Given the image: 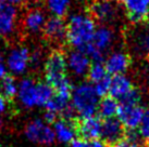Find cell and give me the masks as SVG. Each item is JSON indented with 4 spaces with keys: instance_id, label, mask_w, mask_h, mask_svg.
Listing matches in <instances>:
<instances>
[{
    "instance_id": "cell-34",
    "label": "cell",
    "mask_w": 149,
    "mask_h": 147,
    "mask_svg": "<svg viewBox=\"0 0 149 147\" xmlns=\"http://www.w3.org/2000/svg\"><path fill=\"white\" fill-rule=\"evenodd\" d=\"M8 104H13V103H9L8 101L3 98L1 94H0V114H2L4 110H6Z\"/></svg>"
},
{
    "instance_id": "cell-32",
    "label": "cell",
    "mask_w": 149,
    "mask_h": 147,
    "mask_svg": "<svg viewBox=\"0 0 149 147\" xmlns=\"http://www.w3.org/2000/svg\"><path fill=\"white\" fill-rule=\"evenodd\" d=\"M59 118V115H57L54 111H50V110H46L45 115H44V120L46 123L48 124H54Z\"/></svg>"
},
{
    "instance_id": "cell-16",
    "label": "cell",
    "mask_w": 149,
    "mask_h": 147,
    "mask_svg": "<svg viewBox=\"0 0 149 147\" xmlns=\"http://www.w3.org/2000/svg\"><path fill=\"white\" fill-rule=\"evenodd\" d=\"M37 80L33 78H24L19 83L17 95L20 101L26 107H31L37 105Z\"/></svg>"
},
{
    "instance_id": "cell-7",
    "label": "cell",
    "mask_w": 149,
    "mask_h": 147,
    "mask_svg": "<svg viewBox=\"0 0 149 147\" xmlns=\"http://www.w3.org/2000/svg\"><path fill=\"white\" fill-rule=\"evenodd\" d=\"M101 133V119L98 116L83 118L79 117L75 126V136L76 139L85 141L100 139Z\"/></svg>"
},
{
    "instance_id": "cell-14",
    "label": "cell",
    "mask_w": 149,
    "mask_h": 147,
    "mask_svg": "<svg viewBox=\"0 0 149 147\" xmlns=\"http://www.w3.org/2000/svg\"><path fill=\"white\" fill-rule=\"evenodd\" d=\"M114 40H116L114 30L108 25H102L96 28L91 45L98 52L104 55V53L113 45Z\"/></svg>"
},
{
    "instance_id": "cell-25",
    "label": "cell",
    "mask_w": 149,
    "mask_h": 147,
    "mask_svg": "<svg viewBox=\"0 0 149 147\" xmlns=\"http://www.w3.org/2000/svg\"><path fill=\"white\" fill-rule=\"evenodd\" d=\"M37 90V105L38 106H45L47 102L54 95V90L51 89V87L47 82L37 81L36 86Z\"/></svg>"
},
{
    "instance_id": "cell-3",
    "label": "cell",
    "mask_w": 149,
    "mask_h": 147,
    "mask_svg": "<svg viewBox=\"0 0 149 147\" xmlns=\"http://www.w3.org/2000/svg\"><path fill=\"white\" fill-rule=\"evenodd\" d=\"M98 95L91 82H82L76 86L72 92V104L81 117L87 118L96 116L98 109Z\"/></svg>"
},
{
    "instance_id": "cell-39",
    "label": "cell",
    "mask_w": 149,
    "mask_h": 147,
    "mask_svg": "<svg viewBox=\"0 0 149 147\" xmlns=\"http://www.w3.org/2000/svg\"><path fill=\"white\" fill-rule=\"evenodd\" d=\"M148 55H149V54H148Z\"/></svg>"
},
{
    "instance_id": "cell-8",
    "label": "cell",
    "mask_w": 149,
    "mask_h": 147,
    "mask_svg": "<svg viewBox=\"0 0 149 147\" xmlns=\"http://www.w3.org/2000/svg\"><path fill=\"white\" fill-rule=\"evenodd\" d=\"M101 133L100 139L107 146L119 142L125 135V127L118 117L101 119Z\"/></svg>"
},
{
    "instance_id": "cell-21",
    "label": "cell",
    "mask_w": 149,
    "mask_h": 147,
    "mask_svg": "<svg viewBox=\"0 0 149 147\" xmlns=\"http://www.w3.org/2000/svg\"><path fill=\"white\" fill-rule=\"evenodd\" d=\"M17 84L13 75H6L2 79H0V94L3 96L9 103H13L17 94Z\"/></svg>"
},
{
    "instance_id": "cell-26",
    "label": "cell",
    "mask_w": 149,
    "mask_h": 147,
    "mask_svg": "<svg viewBox=\"0 0 149 147\" xmlns=\"http://www.w3.org/2000/svg\"><path fill=\"white\" fill-rule=\"evenodd\" d=\"M118 102L120 103V105H127V106L139 105V102H141V93L135 88H133L132 90L128 91L127 93L125 94V95H123L120 100H118Z\"/></svg>"
},
{
    "instance_id": "cell-31",
    "label": "cell",
    "mask_w": 149,
    "mask_h": 147,
    "mask_svg": "<svg viewBox=\"0 0 149 147\" xmlns=\"http://www.w3.org/2000/svg\"><path fill=\"white\" fill-rule=\"evenodd\" d=\"M107 147H141V145H139V143H137V142H132V141L123 137L119 142L112 144V145H109Z\"/></svg>"
},
{
    "instance_id": "cell-19",
    "label": "cell",
    "mask_w": 149,
    "mask_h": 147,
    "mask_svg": "<svg viewBox=\"0 0 149 147\" xmlns=\"http://www.w3.org/2000/svg\"><path fill=\"white\" fill-rule=\"evenodd\" d=\"M133 89V84L124 74L123 75H114L111 78L109 95L116 100H120L123 95Z\"/></svg>"
},
{
    "instance_id": "cell-27",
    "label": "cell",
    "mask_w": 149,
    "mask_h": 147,
    "mask_svg": "<svg viewBox=\"0 0 149 147\" xmlns=\"http://www.w3.org/2000/svg\"><path fill=\"white\" fill-rule=\"evenodd\" d=\"M110 82H111V77H110L109 75H107V76L104 78H102L101 80L94 83V88H95V91L98 96L102 98V96H106V95L109 93Z\"/></svg>"
},
{
    "instance_id": "cell-1",
    "label": "cell",
    "mask_w": 149,
    "mask_h": 147,
    "mask_svg": "<svg viewBox=\"0 0 149 147\" xmlns=\"http://www.w3.org/2000/svg\"><path fill=\"white\" fill-rule=\"evenodd\" d=\"M97 25L91 14L72 13L66 21L65 40L73 49L85 50L91 45Z\"/></svg>"
},
{
    "instance_id": "cell-4",
    "label": "cell",
    "mask_w": 149,
    "mask_h": 147,
    "mask_svg": "<svg viewBox=\"0 0 149 147\" xmlns=\"http://www.w3.org/2000/svg\"><path fill=\"white\" fill-rule=\"evenodd\" d=\"M25 135L33 143L42 146H51L56 141L54 130L40 119L29 121L25 127Z\"/></svg>"
},
{
    "instance_id": "cell-22",
    "label": "cell",
    "mask_w": 149,
    "mask_h": 147,
    "mask_svg": "<svg viewBox=\"0 0 149 147\" xmlns=\"http://www.w3.org/2000/svg\"><path fill=\"white\" fill-rule=\"evenodd\" d=\"M46 9L52 16L64 17L69 14L73 0H45Z\"/></svg>"
},
{
    "instance_id": "cell-11",
    "label": "cell",
    "mask_w": 149,
    "mask_h": 147,
    "mask_svg": "<svg viewBox=\"0 0 149 147\" xmlns=\"http://www.w3.org/2000/svg\"><path fill=\"white\" fill-rule=\"evenodd\" d=\"M19 12L15 5L4 2L0 8V36L10 37L15 32Z\"/></svg>"
},
{
    "instance_id": "cell-28",
    "label": "cell",
    "mask_w": 149,
    "mask_h": 147,
    "mask_svg": "<svg viewBox=\"0 0 149 147\" xmlns=\"http://www.w3.org/2000/svg\"><path fill=\"white\" fill-rule=\"evenodd\" d=\"M70 147H107L101 139L85 141L81 139H74L70 142Z\"/></svg>"
},
{
    "instance_id": "cell-20",
    "label": "cell",
    "mask_w": 149,
    "mask_h": 147,
    "mask_svg": "<svg viewBox=\"0 0 149 147\" xmlns=\"http://www.w3.org/2000/svg\"><path fill=\"white\" fill-rule=\"evenodd\" d=\"M118 108H119L118 100L110 95L102 96L98 103V109H97L98 117L100 119H108L114 117L118 113Z\"/></svg>"
},
{
    "instance_id": "cell-10",
    "label": "cell",
    "mask_w": 149,
    "mask_h": 147,
    "mask_svg": "<svg viewBox=\"0 0 149 147\" xmlns=\"http://www.w3.org/2000/svg\"><path fill=\"white\" fill-rule=\"evenodd\" d=\"M104 64L109 75H123L131 65V58L126 52L116 50L108 54Z\"/></svg>"
},
{
    "instance_id": "cell-23",
    "label": "cell",
    "mask_w": 149,
    "mask_h": 147,
    "mask_svg": "<svg viewBox=\"0 0 149 147\" xmlns=\"http://www.w3.org/2000/svg\"><path fill=\"white\" fill-rule=\"evenodd\" d=\"M70 102H71L70 98H63L61 95L54 93L52 98H50L49 101L47 102V104L45 105L46 110L54 111V113H56L57 115L60 116V114L64 110V108L70 104Z\"/></svg>"
},
{
    "instance_id": "cell-6",
    "label": "cell",
    "mask_w": 149,
    "mask_h": 147,
    "mask_svg": "<svg viewBox=\"0 0 149 147\" xmlns=\"http://www.w3.org/2000/svg\"><path fill=\"white\" fill-rule=\"evenodd\" d=\"M31 51L26 47L17 45L10 49L6 56L7 68L12 75L19 76L26 73L29 67Z\"/></svg>"
},
{
    "instance_id": "cell-29",
    "label": "cell",
    "mask_w": 149,
    "mask_h": 147,
    "mask_svg": "<svg viewBox=\"0 0 149 147\" xmlns=\"http://www.w3.org/2000/svg\"><path fill=\"white\" fill-rule=\"evenodd\" d=\"M138 132H139L141 136L145 137V139L149 136V108L144 110L141 124L138 127Z\"/></svg>"
},
{
    "instance_id": "cell-13",
    "label": "cell",
    "mask_w": 149,
    "mask_h": 147,
    "mask_svg": "<svg viewBox=\"0 0 149 147\" xmlns=\"http://www.w3.org/2000/svg\"><path fill=\"white\" fill-rule=\"evenodd\" d=\"M128 20L141 23L149 16V0H122Z\"/></svg>"
},
{
    "instance_id": "cell-9",
    "label": "cell",
    "mask_w": 149,
    "mask_h": 147,
    "mask_svg": "<svg viewBox=\"0 0 149 147\" xmlns=\"http://www.w3.org/2000/svg\"><path fill=\"white\" fill-rule=\"evenodd\" d=\"M91 57L83 50L73 49L66 54L68 69L76 77H85L91 65Z\"/></svg>"
},
{
    "instance_id": "cell-24",
    "label": "cell",
    "mask_w": 149,
    "mask_h": 147,
    "mask_svg": "<svg viewBox=\"0 0 149 147\" xmlns=\"http://www.w3.org/2000/svg\"><path fill=\"white\" fill-rule=\"evenodd\" d=\"M107 75L109 74L107 73L104 62H93L86 77L88 78L91 83H96L106 77Z\"/></svg>"
},
{
    "instance_id": "cell-17",
    "label": "cell",
    "mask_w": 149,
    "mask_h": 147,
    "mask_svg": "<svg viewBox=\"0 0 149 147\" xmlns=\"http://www.w3.org/2000/svg\"><path fill=\"white\" fill-rule=\"evenodd\" d=\"M47 21L46 14L40 9L33 8L25 13L23 17V26L27 33L37 34L42 32L45 23Z\"/></svg>"
},
{
    "instance_id": "cell-35",
    "label": "cell",
    "mask_w": 149,
    "mask_h": 147,
    "mask_svg": "<svg viewBox=\"0 0 149 147\" xmlns=\"http://www.w3.org/2000/svg\"><path fill=\"white\" fill-rule=\"evenodd\" d=\"M6 2H8L10 4H13V5H21V4H24L26 3L29 0H4Z\"/></svg>"
},
{
    "instance_id": "cell-33",
    "label": "cell",
    "mask_w": 149,
    "mask_h": 147,
    "mask_svg": "<svg viewBox=\"0 0 149 147\" xmlns=\"http://www.w3.org/2000/svg\"><path fill=\"white\" fill-rule=\"evenodd\" d=\"M8 75V68H7V64H6V56L2 53V51L0 50V79Z\"/></svg>"
},
{
    "instance_id": "cell-2",
    "label": "cell",
    "mask_w": 149,
    "mask_h": 147,
    "mask_svg": "<svg viewBox=\"0 0 149 147\" xmlns=\"http://www.w3.org/2000/svg\"><path fill=\"white\" fill-rule=\"evenodd\" d=\"M44 71L46 82L51 87L54 92L70 81L66 75V55L59 50L52 51L46 57L44 62Z\"/></svg>"
},
{
    "instance_id": "cell-12",
    "label": "cell",
    "mask_w": 149,
    "mask_h": 147,
    "mask_svg": "<svg viewBox=\"0 0 149 147\" xmlns=\"http://www.w3.org/2000/svg\"><path fill=\"white\" fill-rule=\"evenodd\" d=\"M144 115V108L139 105H120L118 108L116 116L124 124L125 129H138L141 118Z\"/></svg>"
},
{
    "instance_id": "cell-36",
    "label": "cell",
    "mask_w": 149,
    "mask_h": 147,
    "mask_svg": "<svg viewBox=\"0 0 149 147\" xmlns=\"http://www.w3.org/2000/svg\"><path fill=\"white\" fill-rule=\"evenodd\" d=\"M146 146H147V147H149V136H148V137H146Z\"/></svg>"
},
{
    "instance_id": "cell-15",
    "label": "cell",
    "mask_w": 149,
    "mask_h": 147,
    "mask_svg": "<svg viewBox=\"0 0 149 147\" xmlns=\"http://www.w3.org/2000/svg\"><path fill=\"white\" fill-rule=\"evenodd\" d=\"M44 36L52 42H60L65 39L66 22L63 17L51 16L47 19L42 29Z\"/></svg>"
},
{
    "instance_id": "cell-5",
    "label": "cell",
    "mask_w": 149,
    "mask_h": 147,
    "mask_svg": "<svg viewBox=\"0 0 149 147\" xmlns=\"http://www.w3.org/2000/svg\"><path fill=\"white\" fill-rule=\"evenodd\" d=\"M89 14L96 22L109 24L119 15V5L114 0H93L89 5Z\"/></svg>"
},
{
    "instance_id": "cell-37",
    "label": "cell",
    "mask_w": 149,
    "mask_h": 147,
    "mask_svg": "<svg viewBox=\"0 0 149 147\" xmlns=\"http://www.w3.org/2000/svg\"><path fill=\"white\" fill-rule=\"evenodd\" d=\"M4 2H6V1H4V0H0V8H1V7H2V5H3V3Z\"/></svg>"
},
{
    "instance_id": "cell-30",
    "label": "cell",
    "mask_w": 149,
    "mask_h": 147,
    "mask_svg": "<svg viewBox=\"0 0 149 147\" xmlns=\"http://www.w3.org/2000/svg\"><path fill=\"white\" fill-rule=\"evenodd\" d=\"M44 62V56L42 53L39 50H35L33 52H31V56H29V66L34 68V69H37L39 66L42 64Z\"/></svg>"
},
{
    "instance_id": "cell-38",
    "label": "cell",
    "mask_w": 149,
    "mask_h": 147,
    "mask_svg": "<svg viewBox=\"0 0 149 147\" xmlns=\"http://www.w3.org/2000/svg\"><path fill=\"white\" fill-rule=\"evenodd\" d=\"M114 1H116V0H114Z\"/></svg>"
},
{
    "instance_id": "cell-18",
    "label": "cell",
    "mask_w": 149,
    "mask_h": 147,
    "mask_svg": "<svg viewBox=\"0 0 149 147\" xmlns=\"http://www.w3.org/2000/svg\"><path fill=\"white\" fill-rule=\"evenodd\" d=\"M130 45L136 54H149V26L133 32L130 38Z\"/></svg>"
}]
</instances>
